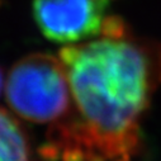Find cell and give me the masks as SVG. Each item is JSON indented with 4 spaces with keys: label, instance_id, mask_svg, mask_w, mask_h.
<instances>
[{
    "label": "cell",
    "instance_id": "5b68a950",
    "mask_svg": "<svg viewBox=\"0 0 161 161\" xmlns=\"http://www.w3.org/2000/svg\"><path fill=\"white\" fill-rule=\"evenodd\" d=\"M3 72H2V70H0V94H2V92H3Z\"/></svg>",
    "mask_w": 161,
    "mask_h": 161
},
{
    "label": "cell",
    "instance_id": "7a4b0ae2",
    "mask_svg": "<svg viewBox=\"0 0 161 161\" xmlns=\"http://www.w3.org/2000/svg\"><path fill=\"white\" fill-rule=\"evenodd\" d=\"M5 98L10 109L31 123L52 127L66 119L72 100L58 55L32 53L20 58L9 71Z\"/></svg>",
    "mask_w": 161,
    "mask_h": 161
},
{
    "label": "cell",
    "instance_id": "6da1fadb",
    "mask_svg": "<svg viewBox=\"0 0 161 161\" xmlns=\"http://www.w3.org/2000/svg\"><path fill=\"white\" fill-rule=\"evenodd\" d=\"M58 57L70 85V115L50 127L51 161H138L142 123L161 85V43L137 37L119 17Z\"/></svg>",
    "mask_w": 161,
    "mask_h": 161
},
{
    "label": "cell",
    "instance_id": "277c9868",
    "mask_svg": "<svg viewBox=\"0 0 161 161\" xmlns=\"http://www.w3.org/2000/svg\"><path fill=\"white\" fill-rule=\"evenodd\" d=\"M0 161H33L32 145L24 127L0 108Z\"/></svg>",
    "mask_w": 161,
    "mask_h": 161
},
{
    "label": "cell",
    "instance_id": "3957f363",
    "mask_svg": "<svg viewBox=\"0 0 161 161\" xmlns=\"http://www.w3.org/2000/svg\"><path fill=\"white\" fill-rule=\"evenodd\" d=\"M110 4L112 0H33L32 13L47 39L71 46L103 32Z\"/></svg>",
    "mask_w": 161,
    "mask_h": 161
}]
</instances>
